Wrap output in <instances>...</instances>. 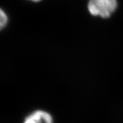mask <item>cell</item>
<instances>
[{
    "instance_id": "cell-1",
    "label": "cell",
    "mask_w": 123,
    "mask_h": 123,
    "mask_svg": "<svg viewBox=\"0 0 123 123\" xmlns=\"http://www.w3.org/2000/svg\"><path fill=\"white\" fill-rule=\"evenodd\" d=\"M117 7L116 0H89L88 9L91 14L108 18Z\"/></svg>"
},
{
    "instance_id": "cell-2",
    "label": "cell",
    "mask_w": 123,
    "mask_h": 123,
    "mask_svg": "<svg viewBox=\"0 0 123 123\" xmlns=\"http://www.w3.org/2000/svg\"><path fill=\"white\" fill-rule=\"evenodd\" d=\"M23 123H53V121L49 113L39 110L28 116L25 118Z\"/></svg>"
},
{
    "instance_id": "cell-3",
    "label": "cell",
    "mask_w": 123,
    "mask_h": 123,
    "mask_svg": "<svg viewBox=\"0 0 123 123\" xmlns=\"http://www.w3.org/2000/svg\"><path fill=\"white\" fill-rule=\"evenodd\" d=\"M0 16H1V23H0V26H1V28H3L6 26L7 22H8V18L7 16L5 14V12L1 10V12H0Z\"/></svg>"
},
{
    "instance_id": "cell-4",
    "label": "cell",
    "mask_w": 123,
    "mask_h": 123,
    "mask_svg": "<svg viewBox=\"0 0 123 123\" xmlns=\"http://www.w3.org/2000/svg\"><path fill=\"white\" fill-rule=\"evenodd\" d=\"M32 1H39L40 0H32Z\"/></svg>"
}]
</instances>
